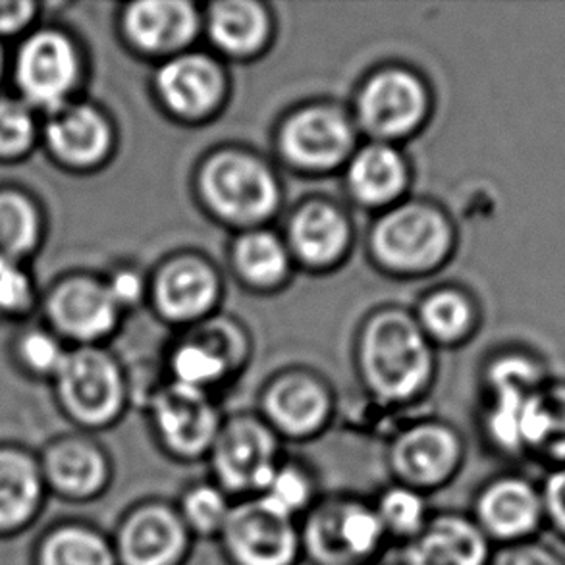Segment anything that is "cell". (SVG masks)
I'll use <instances>...</instances> for the list:
<instances>
[{
    "label": "cell",
    "mask_w": 565,
    "mask_h": 565,
    "mask_svg": "<svg viewBox=\"0 0 565 565\" xmlns=\"http://www.w3.org/2000/svg\"><path fill=\"white\" fill-rule=\"evenodd\" d=\"M525 459L546 469L565 466V379H554L529 397L521 415Z\"/></svg>",
    "instance_id": "cell-22"
},
{
    "label": "cell",
    "mask_w": 565,
    "mask_h": 565,
    "mask_svg": "<svg viewBox=\"0 0 565 565\" xmlns=\"http://www.w3.org/2000/svg\"><path fill=\"white\" fill-rule=\"evenodd\" d=\"M46 153L62 169L87 172L105 162L115 143L113 126L99 108L74 100L41 126Z\"/></svg>",
    "instance_id": "cell-14"
},
{
    "label": "cell",
    "mask_w": 565,
    "mask_h": 565,
    "mask_svg": "<svg viewBox=\"0 0 565 565\" xmlns=\"http://www.w3.org/2000/svg\"><path fill=\"white\" fill-rule=\"evenodd\" d=\"M218 282L211 267L199 259H178L154 280V303L170 321H191L213 306Z\"/></svg>",
    "instance_id": "cell-24"
},
{
    "label": "cell",
    "mask_w": 565,
    "mask_h": 565,
    "mask_svg": "<svg viewBox=\"0 0 565 565\" xmlns=\"http://www.w3.org/2000/svg\"><path fill=\"white\" fill-rule=\"evenodd\" d=\"M299 533L309 565H376L390 546L373 500L353 492L322 494Z\"/></svg>",
    "instance_id": "cell-1"
},
{
    "label": "cell",
    "mask_w": 565,
    "mask_h": 565,
    "mask_svg": "<svg viewBox=\"0 0 565 565\" xmlns=\"http://www.w3.org/2000/svg\"><path fill=\"white\" fill-rule=\"evenodd\" d=\"M428 498L419 490L392 481L371 498L390 544L404 546L419 535L435 513Z\"/></svg>",
    "instance_id": "cell-32"
},
{
    "label": "cell",
    "mask_w": 565,
    "mask_h": 565,
    "mask_svg": "<svg viewBox=\"0 0 565 565\" xmlns=\"http://www.w3.org/2000/svg\"><path fill=\"white\" fill-rule=\"evenodd\" d=\"M39 4L30 0H8L0 2V41L30 33L38 20Z\"/></svg>",
    "instance_id": "cell-42"
},
{
    "label": "cell",
    "mask_w": 565,
    "mask_h": 565,
    "mask_svg": "<svg viewBox=\"0 0 565 565\" xmlns=\"http://www.w3.org/2000/svg\"><path fill=\"white\" fill-rule=\"evenodd\" d=\"M420 327L446 344L466 340L477 327V307L458 290L436 291L420 306Z\"/></svg>",
    "instance_id": "cell-34"
},
{
    "label": "cell",
    "mask_w": 565,
    "mask_h": 565,
    "mask_svg": "<svg viewBox=\"0 0 565 565\" xmlns=\"http://www.w3.org/2000/svg\"><path fill=\"white\" fill-rule=\"evenodd\" d=\"M224 369L226 365L221 355L205 345H184L174 355L177 384L188 388L205 392L206 386H211L224 375Z\"/></svg>",
    "instance_id": "cell-39"
},
{
    "label": "cell",
    "mask_w": 565,
    "mask_h": 565,
    "mask_svg": "<svg viewBox=\"0 0 565 565\" xmlns=\"http://www.w3.org/2000/svg\"><path fill=\"white\" fill-rule=\"evenodd\" d=\"M172 502L195 543H216L236 504V500L209 477L188 482Z\"/></svg>",
    "instance_id": "cell-30"
},
{
    "label": "cell",
    "mask_w": 565,
    "mask_h": 565,
    "mask_svg": "<svg viewBox=\"0 0 565 565\" xmlns=\"http://www.w3.org/2000/svg\"><path fill=\"white\" fill-rule=\"evenodd\" d=\"M45 236V216L28 191L0 188V257L25 263Z\"/></svg>",
    "instance_id": "cell-27"
},
{
    "label": "cell",
    "mask_w": 565,
    "mask_h": 565,
    "mask_svg": "<svg viewBox=\"0 0 565 565\" xmlns=\"http://www.w3.org/2000/svg\"><path fill=\"white\" fill-rule=\"evenodd\" d=\"M490 565H565V556L541 536L527 543L494 548Z\"/></svg>",
    "instance_id": "cell-40"
},
{
    "label": "cell",
    "mask_w": 565,
    "mask_h": 565,
    "mask_svg": "<svg viewBox=\"0 0 565 565\" xmlns=\"http://www.w3.org/2000/svg\"><path fill=\"white\" fill-rule=\"evenodd\" d=\"M213 213L236 224H255L275 213L280 191L273 172L252 154L226 151L211 157L199 177Z\"/></svg>",
    "instance_id": "cell-8"
},
{
    "label": "cell",
    "mask_w": 565,
    "mask_h": 565,
    "mask_svg": "<svg viewBox=\"0 0 565 565\" xmlns=\"http://www.w3.org/2000/svg\"><path fill=\"white\" fill-rule=\"evenodd\" d=\"M8 70H10V64H8L7 49H4L2 41H0V84L7 77Z\"/></svg>",
    "instance_id": "cell-44"
},
{
    "label": "cell",
    "mask_w": 565,
    "mask_h": 565,
    "mask_svg": "<svg viewBox=\"0 0 565 565\" xmlns=\"http://www.w3.org/2000/svg\"><path fill=\"white\" fill-rule=\"evenodd\" d=\"M107 286L120 309L134 306L141 298V291H143V284L139 280V276L131 270H120L115 276H110Z\"/></svg>",
    "instance_id": "cell-43"
},
{
    "label": "cell",
    "mask_w": 565,
    "mask_h": 565,
    "mask_svg": "<svg viewBox=\"0 0 565 565\" xmlns=\"http://www.w3.org/2000/svg\"><path fill=\"white\" fill-rule=\"evenodd\" d=\"M427 113V92L404 70H386L371 77L358 97L360 122L376 138H402L415 130Z\"/></svg>",
    "instance_id": "cell-16"
},
{
    "label": "cell",
    "mask_w": 565,
    "mask_h": 565,
    "mask_svg": "<svg viewBox=\"0 0 565 565\" xmlns=\"http://www.w3.org/2000/svg\"><path fill=\"white\" fill-rule=\"evenodd\" d=\"M15 95L35 113L53 115L74 103L84 82V58L70 33L38 28L25 33L10 64Z\"/></svg>",
    "instance_id": "cell-3"
},
{
    "label": "cell",
    "mask_w": 565,
    "mask_h": 565,
    "mask_svg": "<svg viewBox=\"0 0 565 565\" xmlns=\"http://www.w3.org/2000/svg\"><path fill=\"white\" fill-rule=\"evenodd\" d=\"M54 394L77 427L99 430L115 425L126 405L122 371L97 345H76L54 375Z\"/></svg>",
    "instance_id": "cell-4"
},
{
    "label": "cell",
    "mask_w": 565,
    "mask_h": 565,
    "mask_svg": "<svg viewBox=\"0 0 565 565\" xmlns=\"http://www.w3.org/2000/svg\"><path fill=\"white\" fill-rule=\"evenodd\" d=\"M551 363L529 348H512L490 361L487 369L489 394L508 392L531 396L551 381Z\"/></svg>",
    "instance_id": "cell-33"
},
{
    "label": "cell",
    "mask_w": 565,
    "mask_h": 565,
    "mask_svg": "<svg viewBox=\"0 0 565 565\" xmlns=\"http://www.w3.org/2000/svg\"><path fill=\"white\" fill-rule=\"evenodd\" d=\"M541 492L546 529L565 543V466L546 469L541 481Z\"/></svg>",
    "instance_id": "cell-41"
},
{
    "label": "cell",
    "mask_w": 565,
    "mask_h": 565,
    "mask_svg": "<svg viewBox=\"0 0 565 565\" xmlns=\"http://www.w3.org/2000/svg\"><path fill=\"white\" fill-rule=\"evenodd\" d=\"M226 565H301L298 521L270 510L260 498L236 500L216 539Z\"/></svg>",
    "instance_id": "cell-7"
},
{
    "label": "cell",
    "mask_w": 565,
    "mask_h": 565,
    "mask_svg": "<svg viewBox=\"0 0 565 565\" xmlns=\"http://www.w3.org/2000/svg\"><path fill=\"white\" fill-rule=\"evenodd\" d=\"M15 363L20 371L33 379L53 381L66 360V342L54 334L49 327H25L20 330L12 345Z\"/></svg>",
    "instance_id": "cell-37"
},
{
    "label": "cell",
    "mask_w": 565,
    "mask_h": 565,
    "mask_svg": "<svg viewBox=\"0 0 565 565\" xmlns=\"http://www.w3.org/2000/svg\"><path fill=\"white\" fill-rule=\"evenodd\" d=\"M110 541L118 565H188L195 546L167 498H143L128 508Z\"/></svg>",
    "instance_id": "cell-10"
},
{
    "label": "cell",
    "mask_w": 565,
    "mask_h": 565,
    "mask_svg": "<svg viewBox=\"0 0 565 565\" xmlns=\"http://www.w3.org/2000/svg\"><path fill=\"white\" fill-rule=\"evenodd\" d=\"M361 373L381 402L399 404L417 396L430 375V350L415 322L382 313L361 338Z\"/></svg>",
    "instance_id": "cell-2"
},
{
    "label": "cell",
    "mask_w": 565,
    "mask_h": 565,
    "mask_svg": "<svg viewBox=\"0 0 565 565\" xmlns=\"http://www.w3.org/2000/svg\"><path fill=\"white\" fill-rule=\"evenodd\" d=\"M257 498L270 510L299 523L321 500V482L303 461L282 458Z\"/></svg>",
    "instance_id": "cell-31"
},
{
    "label": "cell",
    "mask_w": 565,
    "mask_h": 565,
    "mask_svg": "<svg viewBox=\"0 0 565 565\" xmlns=\"http://www.w3.org/2000/svg\"><path fill=\"white\" fill-rule=\"evenodd\" d=\"M454 234L444 214L430 206L404 205L376 222L371 247L376 259L397 273H420L443 263Z\"/></svg>",
    "instance_id": "cell-11"
},
{
    "label": "cell",
    "mask_w": 565,
    "mask_h": 565,
    "mask_svg": "<svg viewBox=\"0 0 565 565\" xmlns=\"http://www.w3.org/2000/svg\"><path fill=\"white\" fill-rule=\"evenodd\" d=\"M46 487L74 502L103 497L113 482V461L87 436H64L46 448L39 461Z\"/></svg>",
    "instance_id": "cell-18"
},
{
    "label": "cell",
    "mask_w": 565,
    "mask_h": 565,
    "mask_svg": "<svg viewBox=\"0 0 565 565\" xmlns=\"http://www.w3.org/2000/svg\"><path fill=\"white\" fill-rule=\"evenodd\" d=\"M46 327L61 340L95 345L115 330L120 315L107 282L89 275H70L49 288L43 298Z\"/></svg>",
    "instance_id": "cell-13"
},
{
    "label": "cell",
    "mask_w": 565,
    "mask_h": 565,
    "mask_svg": "<svg viewBox=\"0 0 565 565\" xmlns=\"http://www.w3.org/2000/svg\"><path fill=\"white\" fill-rule=\"evenodd\" d=\"M469 515L494 548L541 539L546 531L541 482L520 471L492 475L475 490Z\"/></svg>",
    "instance_id": "cell-9"
},
{
    "label": "cell",
    "mask_w": 565,
    "mask_h": 565,
    "mask_svg": "<svg viewBox=\"0 0 565 565\" xmlns=\"http://www.w3.org/2000/svg\"><path fill=\"white\" fill-rule=\"evenodd\" d=\"M151 420L159 448L182 466L205 461L224 423L205 392L182 384L154 399Z\"/></svg>",
    "instance_id": "cell-12"
},
{
    "label": "cell",
    "mask_w": 565,
    "mask_h": 565,
    "mask_svg": "<svg viewBox=\"0 0 565 565\" xmlns=\"http://www.w3.org/2000/svg\"><path fill=\"white\" fill-rule=\"evenodd\" d=\"M290 244L303 263L324 267L344 255L350 244V224L337 206L309 203L291 218Z\"/></svg>",
    "instance_id": "cell-25"
},
{
    "label": "cell",
    "mask_w": 565,
    "mask_h": 565,
    "mask_svg": "<svg viewBox=\"0 0 565 565\" xmlns=\"http://www.w3.org/2000/svg\"><path fill=\"white\" fill-rule=\"evenodd\" d=\"M39 461L14 446H0V533H14L35 520L45 497Z\"/></svg>",
    "instance_id": "cell-23"
},
{
    "label": "cell",
    "mask_w": 565,
    "mask_h": 565,
    "mask_svg": "<svg viewBox=\"0 0 565 565\" xmlns=\"http://www.w3.org/2000/svg\"><path fill=\"white\" fill-rule=\"evenodd\" d=\"M38 565H118L115 546L99 529L68 523L46 533L39 544Z\"/></svg>",
    "instance_id": "cell-29"
},
{
    "label": "cell",
    "mask_w": 565,
    "mask_h": 565,
    "mask_svg": "<svg viewBox=\"0 0 565 565\" xmlns=\"http://www.w3.org/2000/svg\"><path fill=\"white\" fill-rule=\"evenodd\" d=\"M494 544L469 512L440 510L413 541L399 546L397 565H490Z\"/></svg>",
    "instance_id": "cell-15"
},
{
    "label": "cell",
    "mask_w": 565,
    "mask_h": 565,
    "mask_svg": "<svg viewBox=\"0 0 565 565\" xmlns=\"http://www.w3.org/2000/svg\"><path fill=\"white\" fill-rule=\"evenodd\" d=\"M466 456V443L456 428L438 420L417 423L394 436L390 444V481L433 497L458 479Z\"/></svg>",
    "instance_id": "cell-6"
},
{
    "label": "cell",
    "mask_w": 565,
    "mask_h": 565,
    "mask_svg": "<svg viewBox=\"0 0 565 565\" xmlns=\"http://www.w3.org/2000/svg\"><path fill=\"white\" fill-rule=\"evenodd\" d=\"M39 139L38 113L18 95H0V162L22 161Z\"/></svg>",
    "instance_id": "cell-36"
},
{
    "label": "cell",
    "mask_w": 565,
    "mask_h": 565,
    "mask_svg": "<svg viewBox=\"0 0 565 565\" xmlns=\"http://www.w3.org/2000/svg\"><path fill=\"white\" fill-rule=\"evenodd\" d=\"M209 35L224 53L252 54L267 41V12L247 0L218 2L209 14Z\"/></svg>",
    "instance_id": "cell-28"
},
{
    "label": "cell",
    "mask_w": 565,
    "mask_h": 565,
    "mask_svg": "<svg viewBox=\"0 0 565 565\" xmlns=\"http://www.w3.org/2000/svg\"><path fill=\"white\" fill-rule=\"evenodd\" d=\"M157 92L172 113L199 118L221 103L224 77L211 58L203 54H184L162 66L157 74Z\"/></svg>",
    "instance_id": "cell-20"
},
{
    "label": "cell",
    "mask_w": 565,
    "mask_h": 565,
    "mask_svg": "<svg viewBox=\"0 0 565 565\" xmlns=\"http://www.w3.org/2000/svg\"><path fill=\"white\" fill-rule=\"evenodd\" d=\"M353 128L340 110L309 107L284 124L280 149L284 157L301 170H330L350 154Z\"/></svg>",
    "instance_id": "cell-17"
},
{
    "label": "cell",
    "mask_w": 565,
    "mask_h": 565,
    "mask_svg": "<svg viewBox=\"0 0 565 565\" xmlns=\"http://www.w3.org/2000/svg\"><path fill=\"white\" fill-rule=\"evenodd\" d=\"M234 263L237 273L257 286L280 282L290 268L282 242L268 232H252L239 237L234 247Z\"/></svg>",
    "instance_id": "cell-35"
},
{
    "label": "cell",
    "mask_w": 565,
    "mask_h": 565,
    "mask_svg": "<svg viewBox=\"0 0 565 565\" xmlns=\"http://www.w3.org/2000/svg\"><path fill=\"white\" fill-rule=\"evenodd\" d=\"M407 184V164L396 149L382 143L365 147L348 169V188L353 198L369 206L396 199Z\"/></svg>",
    "instance_id": "cell-26"
},
{
    "label": "cell",
    "mask_w": 565,
    "mask_h": 565,
    "mask_svg": "<svg viewBox=\"0 0 565 565\" xmlns=\"http://www.w3.org/2000/svg\"><path fill=\"white\" fill-rule=\"evenodd\" d=\"M38 306V288L25 263L0 257V321H20Z\"/></svg>",
    "instance_id": "cell-38"
},
{
    "label": "cell",
    "mask_w": 565,
    "mask_h": 565,
    "mask_svg": "<svg viewBox=\"0 0 565 565\" xmlns=\"http://www.w3.org/2000/svg\"><path fill=\"white\" fill-rule=\"evenodd\" d=\"M122 30L146 53H170L188 45L198 31L195 8L178 0H146L126 8Z\"/></svg>",
    "instance_id": "cell-21"
},
{
    "label": "cell",
    "mask_w": 565,
    "mask_h": 565,
    "mask_svg": "<svg viewBox=\"0 0 565 565\" xmlns=\"http://www.w3.org/2000/svg\"><path fill=\"white\" fill-rule=\"evenodd\" d=\"M280 438L260 417L237 415L222 423L206 456L209 479L234 500L257 497L282 461Z\"/></svg>",
    "instance_id": "cell-5"
},
{
    "label": "cell",
    "mask_w": 565,
    "mask_h": 565,
    "mask_svg": "<svg viewBox=\"0 0 565 565\" xmlns=\"http://www.w3.org/2000/svg\"><path fill=\"white\" fill-rule=\"evenodd\" d=\"M332 402L329 390L313 376L291 373L270 384L263 397V417L282 440H309L329 425Z\"/></svg>",
    "instance_id": "cell-19"
}]
</instances>
